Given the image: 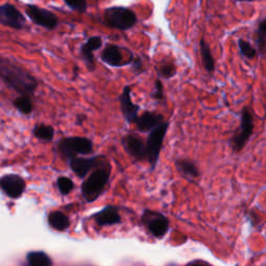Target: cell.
I'll use <instances>...</instances> for the list:
<instances>
[{
  "mask_svg": "<svg viewBox=\"0 0 266 266\" xmlns=\"http://www.w3.org/2000/svg\"><path fill=\"white\" fill-rule=\"evenodd\" d=\"M57 186L63 195H68L73 189V182L67 177H60L57 180Z\"/></svg>",
  "mask_w": 266,
  "mask_h": 266,
  "instance_id": "cell-26",
  "label": "cell"
},
{
  "mask_svg": "<svg viewBox=\"0 0 266 266\" xmlns=\"http://www.w3.org/2000/svg\"><path fill=\"white\" fill-rule=\"evenodd\" d=\"M0 24L20 30L26 26L23 14L13 5H0Z\"/></svg>",
  "mask_w": 266,
  "mask_h": 266,
  "instance_id": "cell-8",
  "label": "cell"
},
{
  "mask_svg": "<svg viewBox=\"0 0 266 266\" xmlns=\"http://www.w3.org/2000/svg\"><path fill=\"white\" fill-rule=\"evenodd\" d=\"M100 163L98 162L97 158H79V157H73L70 161V167L73 170V172L84 178L87 176V174L94 168L99 167Z\"/></svg>",
  "mask_w": 266,
  "mask_h": 266,
  "instance_id": "cell-15",
  "label": "cell"
},
{
  "mask_svg": "<svg viewBox=\"0 0 266 266\" xmlns=\"http://www.w3.org/2000/svg\"><path fill=\"white\" fill-rule=\"evenodd\" d=\"M191 266H208V265H206L204 263H200V262H195V263L191 264Z\"/></svg>",
  "mask_w": 266,
  "mask_h": 266,
  "instance_id": "cell-31",
  "label": "cell"
},
{
  "mask_svg": "<svg viewBox=\"0 0 266 266\" xmlns=\"http://www.w3.org/2000/svg\"><path fill=\"white\" fill-rule=\"evenodd\" d=\"M48 221L52 228H54L55 230H58V231H65L70 226V220H69L68 216L59 211L51 212L49 214Z\"/></svg>",
  "mask_w": 266,
  "mask_h": 266,
  "instance_id": "cell-19",
  "label": "cell"
},
{
  "mask_svg": "<svg viewBox=\"0 0 266 266\" xmlns=\"http://www.w3.org/2000/svg\"><path fill=\"white\" fill-rule=\"evenodd\" d=\"M120 103H121V110L125 119L128 122H136L137 120V112L139 107L134 104L131 100V87L127 86L125 87L121 97H120Z\"/></svg>",
  "mask_w": 266,
  "mask_h": 266,
  "instance_id": "cell-12",
  "label": "cell"
},
{
  "mask_svg": "<svg viewBox=\"0 0 266 266\" xmlns=\"http://www.w3.org/2000/svg\"><path fill=\"white\" fill-rule=\"evenodd\" d=\"M257 34H258L257 43L259 46V50L261 53H265L266 52V19L259 24Z\"/></svg>",
  "mask_w": 266,
  "mask_h": 266,
  "instance_id": "cell-23",
  "label": "cell"
},
{
  "mask_svg": "<svg viewBox=\"0 0 266 266\" xmlns=\"http://www.w3.org/2000/svg\"><path fill=\"white\" fill-rule=\"evenodd\" d=\"M110 175L109 168L101 167L95 171L83 184V195L89 202L95 201L103 192Z\"/></svg>",
  "mask_w": 266,
  "mask_h": 266,
  "instance_id": "cell-3",
  "label": "cell"
},
{
  "mask_svg": "<svg viewBox=\"0 0 266 266\" xmlns=\"http://www.w3.org/2000/svg\"><path fill=\"white\" fill-rule=\"evenodd\" d=\"M0 79L23 96H30L37 87L31 74L15 62L0 56Z\"/></svg>",
  "mask_w": 266,
  "mask_h": 266,
  "instance_id": "cell-1",
  "label": "cell"
},
{
  "mask_svg": "<svg viewBox=\"0 0 266 266\" xmlns=\"http://www.w3.org/2000/svg\"><path fill=\"white\" fill-rule=\"evenodd\" d=\"M103 41L100 36H92L80 47V54L91 71L95 70L94 51L102 47Z\"/></svg>",
  "mask_w": 266,
  "mask_h": 266,
  "instance_id": "cell-13",
  "label": "cell"
},
{
  "mask_svg": "<svg viewBox=\"0 0 266 266\" xmlns=\"http://www.w3.org/2000/svg\"><path fill=\"white\" fill-rule=\"evenodd\" d=\"M152 97L156 100H162L163 99V87L160 80H156L155 81V88H154V92L152 94Z\"/></svg>",
  "mask_w": 266,
  "mask_h": 266,
  "instance_id": "cell-29",
  "label": "cell"
},
{
  "mask_svg": "<svg viewBox=\"0 0 266 266\" xmlns=\"http://www.w3.org/2000/svg\"><path fill=\"white\" fill-rule=\"evenodd\" d=\"M103 21L111 28L127 30L136 24L137 18L135 13L128 8L112 7L104 11Z\"/></svg>",
  "mask_w": 266,
  "mask_h": 266,
  "instance_id": "cell-2",
  "label": "cell"
},
{
  "mask_svg": "<svg viewBox=\"0 0 266 266\" xmlns=\"http://www.w3.org/2000/svg\"><path fill=\"white\" fill-rule=\"evenodd\" d=\"M176 167L177 170L187 179L193 180L199 177L200 172L197 168V166L191 161V160H186V159H178L176 161Z\"/></svg>",
  "mask_w": 266,
  "mask_h": 266,
  "instance_id": "cell-18",
  "label": "cell"
},
{
  "mask_svg": "<svg viewBox=\"0 0 266 266\" xmlns=\"http://www.w3.org/2000/svg\"><path fill=\"white\" fill-rule=\"evenodd\" d=\"M14 105L20 112L24 113V115H28V113H30L32 111V102H31L29 96L21 95L20 97L15 99Z\"/></svg>",
  "mask_w": 266,
  "mask_h": 266,
  "instance_id": "cell-22",
  "label": "cell"
},
{
  "mask_svg": "<svg viewBox=\"0 0 266 266\" xmlns=\"http://www.w3.org/2000/svg\"><path fill=\"white\" fill-rule=\"evenodd\" d=\"M144 221L149 231L157 238L163 237L169 231L170 223L168 218L158 212L146 211L144 214Z\"/></svg>",
  "mask_w": 266,
  "mask_h": 266,
  "instance_id": "cell-9",
  "label": "cell"
},
{
  "mask_svg": "<svg viewBox=\"0 0 266 266\" xmlns=\"http://www.w3.org/2000/svg\"><path fill=\"white\" fill-rule=\"evenodd\" d=\"M29 266H51L52 261L44 252H31L27 255Z\"/></svg>",
  "mask_w": 266,
  "mask_h": 266,
  "instance_id": "cell-20",
  "label": "cell"
},
{
  "mask_svg": "<svg viewBox=\"0 0 266 266\" xmlns=\"http://www.w3.org/2000/svg\"><path fill=\"white\" fill-rule=\"evenodd\" d=\"M238 46H239V49L242 53L243 56L248 57V58H253L256 56V50L253 48V46L248 43L247 41L244 40H239L238 42Z\"/></svg>",
  "mask_w": 266,
  "mask_h": 266,
  "instance_id": "cell-27",
  "label": "cell"
},
{
  "mask_svg": "<svg viewBox=\"0 0 266 266\" xmlns=\"http://www.w3.org/2000/svg\"><path fill=\"white\" fill-rule=\"evenodd\" d=\"M25 13L34 24L42 26L46 29L53 30L58 24V19L52 12L42 9L40 7L31 5L26 6Z\"/></svg>",
  "mask_w": 266,
  "mask_h": 266,
  "instance_id": "cell-7",
  "label": "cell"
},
{
  "mask_svg": "<svg viewBox=\"0 0 266 266\" xmlns=\"http://www.w3.org/2000/svg\"><path fill=\"white\" fill-rule=\"evenodd\" d=\"M125 147L129 154L137 159H144L147 157V147L144 141L135 135H128L125 138Z\"/></svg>",
  "mask_w": 266,
  "mask_h": 266,
  "instance_id": "cell-16",
  "label": "cell"
},
{
  "mask_svg": "<svg viewBox=\"0 0 266 266\" xmlns=\"http://www.w3.org/2000/svg\"><path fill=\"white\" fill-rule=\"evenodd\" d=\"M0 189L9 197L17 199L24 192L25 182L18 175H6L0 178Z\"/></svg>",
  "mask_w": 266,
  "mask_h": 266,
  "instance_id": "cell-10",
  "label": "cell"
},
{
  "mask_svg": "<svg viewBox=\"0 0 266 266\" xmlns=\"http://www.w3.org/2000/svg\"><path fill=\"white\" fill-rule=\"evenodd\" d=\"M163 123V117L155 112L146 111L136 120V126L139 131L147 132L152 131L157 126Z\"/></svg>",
  "mask_w": 266,
  "mask_h": 266,
  "instance_id": "cell-14",
  "label": "cell"
},
{
  "mask_svg": "<svg viewBox=\"0 0 266 266\" xmlns=\"http://www.w3.org/2000/svg\"><path fill=\"white\" fill-rule=\"evenodd\" d=\"M53 134H54V130L50 126L39 125V126H36L34 129V135L40 139L50 140V139H52Z\"/></svg>",
  "mask_w": 266,
  "mask_h": 266,
  "instance_id": "cell-24",
  "label": "cell"
},
{
  "mask_svg": "<svg viewBox=\"0 0 266 266\" xmlns=\"http://www.w3.org/2000/svg\"><path fill=\"white\" fill-rule=\"evenodd\" d=\"M239 2H253V0H239Z\"/></svg>",
  "mask_w": 266,
  "mask_h": 266,
  "instance_id": "cell-32",
  "label": "cell"
},
{
  "mask_svg": "<svg viewBox=\"0 0 266 266\" xmlns=\"http://www.w3.org/2000/svg\"><path fill=\"white\" fill-rule=\"evenodd\" d=\"M254 131V120H253V115L249 107H244L241 111V123H240V128L238 132H236L231 140H230V146L234 152H239L241 151L247 142L249 141L251 135L253 134Z\"/></svg>",
  "mask_w": 266,
  "mask_h": 266,
  "instance_id": "cell-4",
  "label": "cell"
},
{
  "mask_svg": "<svg viewBox=\"0 0 266 266\" xmlns=\"http://www.w3.org/2000/svg\"><path fill=\"white\" fill-rule=\"evenodd\" d=\"M131 65H132V69L135 71L136 74H139L140 72L144 71L142 70V63H141L140 58H138V57L137 58H133Z\"/></svg>",
  "mask_w": 266,
  "mask_h": 266,
  "instance_id": "cell-30",
  "label": "cell"
},
{
  "mask_svg": "<svg viewBox=\"0 0 266 266\" xmlns=\"http://www.w3.org/2000/svg\"><path fill=\"white\" fill-rule=\"evenodd\" d=\"M95 219L100 226H108L115 224L121 221V216L117 210V208L108 206L101 210L98 214L95 215Z\"/></svg>",
  "mask_w": 266,
  "mask_h": 266,
  "instance_id": "cell-17",
  "label": "cell"
},
{
  "mask_svg": "<svg viewBox=\"0 0 266 266\" xmlns=\"http://www.w3.org/2000/svg\"><path fill=\"white\" fill-rule=\"evenodd\" d=\"M158 74L163 78H171L176 73V67L172 64L168 65H162L157 69Z\"/></svg>",
  "mask_w": 266,
  "mask_h": 266,
  "instance_id": "cell-28",
  "label": "cell"
},
{
  "mask_svg": "<svg viewBox=\"0 0 266 266\" xmlns=\"http://www.w3.org/2000/svg\"><path fill=\"white\" fill-rule=\"evenodd\" d=\"M201 55H202V60L205 69L208 72H212L214 70V59L211 55L209 46L205 43L204 40L201 41Z\"/></svg>",
  "mask_w": 266,
  "mask_h": 266,
  "instance_id": "cell-21",
  "label": "cell"
},
{
  "mask_svg": "<svg viewBox=\"0 0 266 266\" xmlns=\"http://www.w3.org/2000/svg\"><path fill=\"white\" fill-rule=\"evenodd\" d=\"M101 59L110 67H124L131 65L130 62L124 60L121 47L117 45H108L101 52Z\"/></svg>",
  "mask_w": 266,
  "mask_h": 266,
  "instance_id": "cell-11",
  "label": "cell"
},
{
  "mask_svg": "<svg viewBox=\"0 0 266 266\" xmlns=\"http://www.w3.org/2000/svg\"><path fill=\"white\" fill-rule=\"evenodd\" d=\"M62 154L73 158L77 154H89L93 150V144L85 137H69L62 140L58 145Z\"/></svg>",
  "mask_w": 266,
  "mask_h": 266,
  "instance_id": "cell-6",
  "label": "cell"
},
{
  "mask_svg": "<svg viewBox=\"0 0 266 266\" xmlns=\"http://www.w3.org/2000/svg\"><path fill=\"white\" fill-rule=\"evenodd\" d=\"M168 127H169V123L163 122L162 124H160L159 126H157L156 128H154L153 130L151 131L148 140H147V158L150 162V165L152 166V168H155L159 154H160V150L162 148V144H163V139L165 136L167 134L168 131Z\"/></svg>",
  "mask_w": 266,
  "mask_h": 266,
  "instance_id": "cell-5",
  "label": "cell"
},
{
  "mask_svg": "<svg viewBox=\"0 0 266 266\" xmlns=\"http://www.w3.org/2000/svg\"><path fill=\"white\" fill-rule=\"evenodd\" d=\"M65 4L73 11L84 14L87 12L88 4L87 0H65Z\"/></svg>",
  "mask_w": 266,
  "mask_h": 266,
  "instance_id": "cell-25",
  "label": "cell"
}]
</instances>
